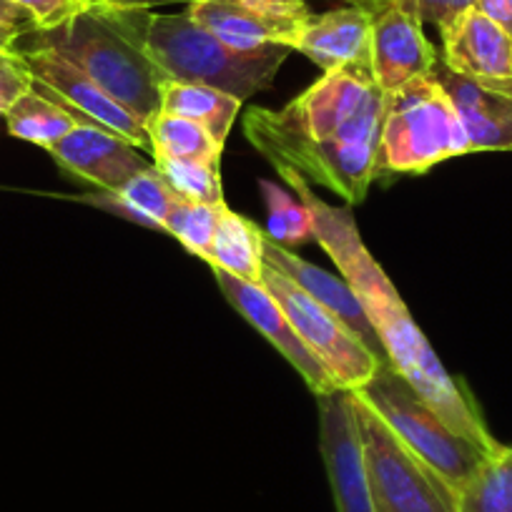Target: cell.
<instances>
[{
    "mask_svg": "<svg viewBox=\"0 0 512 512\" xmlns=\"http://www.w3.org/2000/svg\"><path fill=\"white\" fill-rule=\"evenodd\" d=\"M387 93L372 68L327 71L279 111L254 106L244 113V134L274 169L284 166L307 184L324 186L362 204L379 179L377 156Z\"/></svg>",
    "mask_w": 512,
    "mask_h": 512,
    "instance_id": "cell-1",
    "label": "cell"
},
{
    "mask_svg": "<svg viewBox=\"0 0 512 512\" xmlns=\"http://www.w3.org/2000/svg\"><path fill=\"white\" fill-rule=\"evenodd\" d=\"M277 171L292 186L299 201L312 211L314 241L322 244V249L332 256L339 274L354 289L374 332L382 339L392 367L415 387L417 395L447 422L452 432L470 440L487 455L500 452L505 445H500L487 430L475 397L460 379L447 372L422 329L412 319L395 284L379 267L372 251L364 246L352 206H334L319 199L312 191V184H307L297 171L284 169V166H279Z\"/></svg>",
    "mask_w": 512,
    "mask_h": 512,
    "instance_id": "cell-2",
    "label": "cell"
},
{
    "mask_svg": "<svg viewBox=\"0 0 512 512\" xmlns=\"http://www.w3.org/2000/svg\"><path fill=\"white\" fill-rule=\"evenodd\" d=\"M149 8L91 0L68 21L21 33L13 48H43L81 68L144 126L159 113L164 73L146 48Z\"/></svg>",
    "mask_w": 512,
    "mask_h": 512,
    "instance_id": "cell-3",
    "label": "cell"
},
{
    "mask_svg": "<svg viewBox=\"0 0 512 512\" xmlns=\"http://www.w3.org/2000/svg\"><path fill=\"white\" fill-rule=\"evenodd\" d=\"M146 48L166 81L224 91L241 103L274 83L289 48L236 51L196 23L189 13H151Z\"/></svg>",
    "mask_w": 512,
    "mask_h": 512,
    "instance_id": "cell-4",
    "label": "cell"
},
{
    "mask_svg": "<svg viewBox=\"0 0 512 512\" xmlns=\"http://www.w3.org/2000/svg\"><path fill=\"white\" fill-rule=\"evenodd\" d=\"M467 154L472 146L465 123L432 71L387 93L377 176L427 174L442 161Z\"/></svg>",
    "mask_w": 512,
    "mask_h": 512,
    "instance_id": "cell-5",
    "label": "cell"
},
{
    "mask_svg": "<svg viewBox=\"0 0 512 512\" xmlns=\"http://www.w3.org/2000/svg\"><path fill=\"white\" fill-rule=\"evenodd\" d=\"M357 395L382 417L384 425L400 437L412 455L420 457L450 487L455 497L490 457L470 440L452 432L390 362H379L377 372L364 387H359Z\"/></svg>",
    "mask_w": 512,
    "mask_h": 512,
    "instance_id": "cell-6",
    "label": "cell"
},
{
    "mask_svg": "<svg viewBox=\"0 0 512 512\" xmlns=\"http://www.w3.org/2000/svg\"><path fill=\"white\" fill-rule=\"evenodd\" d=\"M352 397L374 510L457 512V497L450 487L402 445L400 437L357 392H352Z\"/></svg>",
    "mask_w": 512,
    "mask_h": 512,
    "instance_id": "cell-7",
    "label": "cell"
},
{
    "mask_svg": "<svg viewBox=\"0 0 512 512\" xmlns=\"http://www.w3.org/2000/svg\"><path fill=\"white\" fill-rule=\"evenodd\" d=\"M262 284L287 312L289 322L294 324L309 352L332 374L337 390L357 392L372 379L379 362L329 309H324L287 274L269 267L267 262H264Z\"/></svg>",
    "mask_w": 512,
    "mask_h": 512,
    "instance_id": "cell-8",
    "label": "cell"
},
{
    "mask_svg": "<svg viewBox=\"0 0 512 512\" xmlns=\"http://www.w3.org/2000/svg\"><path fill=\"white\" fill-rule=\"evenodd\" d=\"M186 13L236 51H294L312 18L307 0H191Z\"/></svg>",
    "mask_w": 512,
    "mask_h": 512,
    "instance_id": "cell-9",
    "label": "cell"
},
{
    "mask_svg": "<svg viewBox=\"0 0 512 512\" xmlns=\"http://www.w3.org/2000/svg\"><path fill=\"white\" fill-rule=\"evenodd\" d=\"M13 51L21 53L23 61H26L33 76V91L61 103L83 123H96V126L118 134L121 139L131 141L136 149L151 151L149 128L128 108H123L116 98L108 96L81 68L73 66L58 53L43 51V48H13Z\"/></svg>",
    "mask_w": 512,
    "mask_h": 512,
    "instance_id": "cell-10",
    "label": "cell"
},
{
    "mask_svg": "<svg viewBox=\"0 0 512 512\" xmlns=\"http://www.w3.org/2000/svg\"><path fill=\"white\" fill-rule=\"evenodd\" d=\"M372 11V73L384 93H392L415 78L427 76L437 63L422 31L417 0H349Z\"/></svg>",
    "mask_w": 512,
    "mask_h": 512,
    "instance_id": "cell-11",
    "label": "cell"
},
{
    "mask_svg": "<svg viewBox=\"0 0 512 512\" xmlns=\"http://www.w3.org/2000/svg\"><path fill=\"white\" fill-rule=\"evenodd\" d=\"M317 410L319 450L327 467L334 507L337 512H377L364 467L352 392L334 390L317 397Z\"/></svg>",
    "mask_w": 512,
    "mask_h": 512,
    "instance_id": "cell-12",
    "label": "cell"
},
{
    "mask_svg": "<svg viewBox=\"0 0 512 512\" xmlns=\"http://www.w3.org/2000/svg\"><path fill=\"white\" fill-rule=\"evenodd\" d=\"M211 272H214V279L219 284L221 294L226 297V302L297 369L299 377L307 382V387L314 395L322 397L337 390L332 374L309 352L307 344L302 342V337L294 329V324L289 322L287 312L279 307V302L267 292L264 284L244 282V279L231 277V274L221 272V269H211Z\"/></svg>",
    "mask_w": 512,
    "mask_h": 512,
    "instance_id": "cell-13",
    "label": "cell"
},
{
    "mask_svg": "<svg viewBox=\"0 0 512 512\" xmlns=\"http://www.w3.org/2000/svg\"><path fill=\"white\" fill-rule=\"evenodd\" d=\"M48 154L76 179L88 181L98 191H118L149 169L154 159H144L141 149L96 123H78Z\"/></svg>",
    "mask_w": 512,
    "mask_h": 512,
    "instance_id": "cell-14",
    "label": "cell"
},
{
    "mask_svg": "<svg viewBox=\"0 0 512 512\" xmlns=\"http://www.w3.org/2000/svg\"><path fill=\"white\" fill-rule=\"evenodd\" d=\"M264 262H267L269 267L279 269L282 274H287L297 287H302L309 297H314L324 309H329V312H332L334 317H337L339 322H342L344 327H347L349 332L374 354L377 362H390V359H387V352H384L382 339L374 332L362 302L357 299L354 289L349 287L347 279L334 277V274L314 267L307 259H302V256H297L294 251H289L287 246L269 239L267 234H264Z\"/></svg>",
    "mask_w": 512,
    "mask_h": 512,
    "instance_id": "cell-15",
    "label": "cell"
},
{
    "mask_svg": "<svg viewBox=\"0 0 512 512\" xmlns=\"http://www.w3.org/2000/svg\"><path fill=\"white\" fill-rule=\"evenodd\" d=\"M372 11L347 3L309 18L294 51L317 63L324 73L337 68H372Z\"/></svg>",
    "mask_w": 512,
    "mask_h": 512,
    "instance_id": "cell-16",
    "label": "cell"
},
{
    "mask_svg": "<svg viewBox=\"0 0 512 512\" xmlns=\"http://www.w3.org/2000/svg\"><path fill=\"white\" fill-rule=\"evenodd\" d=\"M442 36V63L472 81L512 78V33L477 8L457 18Z\"/></svg>",
    "mask_w": 512,
    "mask_h": 512,
    "instance_id": "cell-17",
    "label": "cell"
},
{
    "mask_svg": "<svg viewBox=\"0 0 512 512\" xmlns=\"http://www.w3.org/2000/svg\"><path fill=\"white\" fill-rule=\"evenodd\" d=\"M176 199L179 196H176V191L171 189L169 181L164 179V174H161L156 164L141 171L139 176H134L123 189L81 196V201H86V204L101 206V209L113 211V214L123 216V219H131L136 224L161 231H164L166 216H169Z\"/></svg>",
    "mask_w": 512,
    "mask_h": 512,
    "instance_id": "cell-18",
    "label": "cell"
},
{
    "mask_svg": "<svg viewBox=\"0 0 512 512\" xmlns=\"http://www.w3.org/2000/svg\"><path fill=\"white\" fill-rule=\"evenodd\" d=\"M209 267L221 269L244 282L262 284L264 231L251 219L224 206L214 241H211Z\"/></svg>",
    "mask_w": 512,
    "mask_h": 512,
    "instance_id": "cell-19",
    "label": "cell"
},
{
    "mask_svg": "<svg viewBox=\"0 0 512 512\" xmlns=\"http://www.w3.org/2000/svg\"><path fill=\"white\" fill-rule=\"evenodd\" d=\"M159 111L196 121L214 136L216 144L224 146L226 136H229L231 126H234L236 116L241 111V101L209 86L164 81L161 83Z\"/></svg>",
    "mask_w": 512,
    "mask_h": 512,
    "instance_id": "cell-20",
    "label": "cell"
},
{
    "mask_svg": "<svg viewBox=\"0 0 512 512\" xmlns=\"http://www.w3.org/2000/svg\"><path fill=\"white\" fill-rule=\"evenodd\" d=\"M3 116H6L11 136L21 141H31V144L41 146L46 151H51L58 141L66 139L78 123H83L61 103L51 101V98L33 91V88L23 93Z\"/></svg>",
    "mask_w": 512,
    "mask_h": 512,
    "instance_id": "cell-21",
    "label": "cell"
},
{
    "mask_svg": "<svg viewBox=\"0 0 512 512\" xmlns=\"http://www.w3.org/2000/svg\"><path fill=\"white\" fill-rule=\"evenodd\" d=\"M149 141L154 161H206L219 164L221 149L214 136L189 118L156 113L149 121Z\"/></svg>",
    "mask_w": 512,
    "mask_h": 512,
    "instance_id": "cell-22",
    "label": "cell"
},
{
    "mask_svg": "<svg viewBox=\"0 0 512 512\" xmlns=\"http://www.w3.org/2000/svg\"><path fill=\"white\" fill-rule=\"evenodd\" d=\"M457 512H512V447L505 445L482 462L457 495Z\"/></svg>",
    "mask_w": 512,
    "mask_h": 512,
    "instance_id": "cell-23",
    "label": "cell"
},
{
    "mask_svg": "<svg viewBox=\"0 0 512 512\" xmlns=\"http://www.w3.org/2000/svg\"><path fill=\"white\" fill-rule=\"evenodd\" d=\"M224 204H199V201L176 199L171 206L169 216H166L164 231L179 239L186 251L204 259L209 264L211 241H214L216 226H219V216Z\"/></svg>",
    "mask_w": 512,
    "mask_h": 512,
    "instance_id": "cell-24",
    "label": "cell"
},
{
    "mask_svg": "<svg viewBox=\"0 0 512 512\" xmlns=\"http://www.w3.org/2000/svg\"><path fill=\"white\" fill-rule=\"evenodd\" d=\"M264 201H267L269 221H267V236L282 246H299L314 239V219L312 211L302 204L299 199H292L287 191L279 189L272 181H262Z\"/></svg>",
    "mask_w": 512,
    "mask_h": 512,
    "instance_id": "cell-25",
    "label": "cell"
},
{
    "mask_svg": "<svg viewBox=\"0 0 512 512\" xmlns=\"http://www.w3.org/2000/svg\"><path fill=\"white\" fill-rule=\"evenodd\" d=\"M176 196L199 204H224L219 164L206 161H154Z\"/></svg>",
    "mask_w": 512,
    "mask_h": 512,
    "instance_id": "cell-26",
    "label": "cell"
},
{
    "mask_svg": "<svg viewBox=\"0 0 512 512\" xmlns=\"http://www.w3.org/2000/svg\"><path fill=\"white\" fill-rule=\"evenodd\" d=\"M33 76L18 51H0V116L31 91Z\"/></svg>",
    "mask_w": 512,
    "mask_h": 512,
    "instance_id": "cell-27",
    "label": "cell"
},
{
    "mask_svg": "<svg viewBox=\"0 0 512 512\" xmlns=\"http://www.w3.org/2000/svg\"><path fill=\"white\" fill-rule=\"evenodd\" d=\"M13 3L31 13L36 28L58 26L86 6L83 0H13Z\"/></svg>",
    "mask_w": 512,
    "mask_h": 512,
    "instance_id": "cell-28",
    "label": "cell"
},
{
    "mask_svg": "<svg viewBox=\"0 0 512 512\" xmlns=\"http://www.w3.org/2000/svg\"><path fill=\"white\" fill-rule=\"evenodd\" d=\"M417 11H420L422 23H432L445 31L452 18V0H417Z\"/></svg>",
    "mask_w": 512,
    "mask_h": 512,
    "instance_id": "cell-29",
    "label": "cell"
},
{
    "mask_svg": "<svg viewBox=\"0 0 512 512\" xmlns=\"http://www.w3.org/2000/svg\"><path fill=\"white\" fill-rule=\"evenodd\" d=\"M0 26L13 28L16 33H28L36 28L31 13L23 11L21 6H16L13 0H0Z\"/></svg>",
    "mask_w": 512,
    "mask_h": 512,
    "instance_id": "cell-30",
    "label": "cell"
},
{
    "mask_svg": "<svg viewBox=\"0 0 512 512\" xmlns=\"http://www.w3.org/2000/svg\"><path fill=\"white\" fill-rule=\"evenodd\" d=\"M475 8L512 33V0H475Z\"/></svg>",
    "mask_w": 512,
    "mask_h": 512,
    "instance_id": "cell-31",
    "label": "cell"
},
{
    "mask_svg": "<svg viewBox=\"0 0 512 512\" xmlns=\"http://www.w3.org/2000/svg\"><path fill=\"white\" fill-rule=\"evenodd\" d=\"M118 3H121V6H136L154 11V8L159 6H171V3H186V6H189L191 0H118Z\"/></svg>",
    "mask_w": 512,
    "mask_h": 512,
    "instance_id": "cell-32",
    "label": "cell"
},
{
    "mask_svg": "<svg viewBox=\"0 0 512 512\" xmlns=\"http://www.w3.org/2000/svg\"><path fill=\"white\" fill-rule=\"evenodd\" d=\"M18 36H21V33H16L13 28L0 26V51H13Z\"/></svg>",
    "mask_w": 512,
    "mask_h": 512,
    "instance_id": "cell-33",
    "label": "cell"
},
{
    "mask_svg": "<svg viewBox=\"0 0 512 512\" xmlns=\"http://www.w3.org/2000/svg\"><path fill=\"white\" fill-rule=\"evenodd\" d=\"M482 83H490V86L500 88V91H505L507 96H512V78H507V81H482Z\"/></svg>",
    "mask_w": 512,
    "mask_h": 512,
    "instance_id": "cell-34",
    "label": "cell"
},
{
    "mask_svg": "<svg viewBox=\"0 0 512 512\" xmlns=\"http://www.w3.org/2000/svg\"><path fill=\"white\" fill-rule=\"evenodd\" d=\"M83 3H91V0H83ZM108 3H118V0H108Z\"/></svg>",
    "mask_w": 512,
    "mask_h": 512,
    "instance_id": "cell-35",
    "label": "cell"
}]
</instances>
